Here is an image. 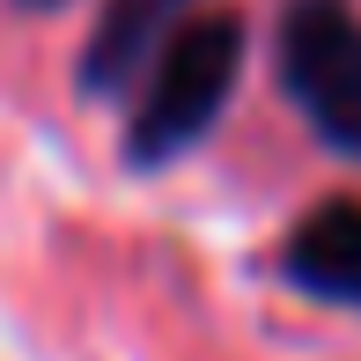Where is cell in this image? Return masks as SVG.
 I'll return each mask as SVG.
<instances>
[{
    "mask_svg": "<svg viewBox=\"0 0 361 361\" xmlns=\"http://www.w3.org/2000/svg\"><path fill=\"white\" fill-rule=\"evenodd\" d=\"M236 67H243V23L236 15H192L140 74V111H133V133H126L133 162L155 170V162L185 155L221 118Z\"/></svg>",
    "mask_w": 361,
    "mask_h": 361,
    "instance_id": "6da1fadb",
    "label": "cell"
},
{
    "mask_svg": "<svg viewBox=\"0 0 361 361\" xmlns=\"http://www.w3.org/2000/svg\"><path fill=\"white\" fill-rule=\"evenodd\" d=\"M281 81L339 155H361V15L347 0H295L281 15Z\"/></svg>",
    "mask_w": 361,
    "mask_h": 361,
    "instance_id": "7a4b0ae2",
    "label": "cell"
},
{
    "mask_svg": "<svg viewBox=\"0 0 361 361\" xmlns=\"http://www.w3.org/2000/svg\"><path fill=\"white\" fill-rule=\"evenodd\" d=\"M192 23V0H104L89 30V52H81V89L118 96L126 81L147 74V59Z\"/></svg>",
    "mask_w": 361,
    "mask_h": 361,
    "instance_id": "3957f363",
    "label": "cell"
},
{
    "mask_svg": "<svg viewBox=\"0 0 361 361\" xmlns=\"http://www.w3.org/2000/svg\"><path fill=\"white\" fill-rule=\"evenodd\" d=\"M288 273L317 295V302L361 310V200H332V207H317V214L295 228Z\"/></svg>",
    "mask_w": 361,
    "mask_h": 361,
    "instance_id": "277c9868",
    "label": "cell"
},
{
    "mask_svg": "<svg viewBox=\"0 0 361 361\" xmlns=\"http://www.w3.org/2000/svg\"><path fill=\"white\" fill-rule=\"evenodd\" d=\"M23 8H59V0H23Z\"/></svg>",
    "mask_w": 361,
    "mask_h": 361,
    "instance_id": "5b68a950",
    "label": "cell"
}]
</instances>
